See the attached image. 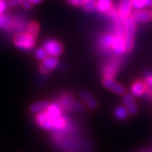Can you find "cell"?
Listing matches in <instances>:
<instances>
[{
  "label": "cell",
  "mask_w": 152,
  "mask_h": 152,
  "mask_svg": "<svg viewBox=\"0 0 152 152\" xmlns=\"http://www.w3.org/2000/svg\"><path fill=\"white\" fill-rule=\"evenodd\" d=\"M13 42L15 47L19 49L30 51L34 48L37 43V39L36 37H33L27 32H19L15 35Z\"/></svg>",
  "instance_id": "6da1fadb"
},
{
  "label": "cell",
  "mask_w": 152,
  "mask_h": 152,
  "mask_svg": "<svg viewBox=\"0 0 152 152\" xmlns=\"http://www.w3.org/2000/svg\"><path fill=\"white\" fill-rule=\"evenodd\" d=\"M43 48L47 51L48 54L51 57H58L64 52V47L62 43L53 39L47 40L44 42Z\"/></svg>",
  "instance_id": "7a4b0ae2"
},
{
  "label": "cell",
  "mask_w": 152,
  "mask_h": 152,
  "mask_svg": "<svg viewBox=\"0 0 152 152\" xmlns=\"http://www.w3.org/2000/svg\"><path fill=\"white\" fill-rule=\"evenodd\" d=\"M120 61L118 58H114L109 61L108 63L104 65L102 69V75L106 78H114L119 70Z\"/></svg>",
  "instance_id": "3957f363"
},
{
  "label": "cell",
  "mask_w": 152,
  "mask_h": 152,
  "mask_svg": "<svg viewBox=\"0 0 152 152\" xmlns=\"http://www.w3.org/2000/svg\"><path fill=\"white\" fill-rule=\"evenodd\" d=\"M58 64V59L57 57H49L42 61L39 66V70L43 75H48L54 69Z\"/></svg>",
  "instance_id": "277c9868"
},
{
  "label": "cell",
  "mask_w": 152,
  "mask_h": 152,
  "mask_svg": "<svg viewBox=\"0 0 152 152\" xmlns=\"http://www.w3.org/2000/svg\"><path fill=\"white\" fill-rule=\"evenodd\" d=\"M102 85L107 89L110 90L111 91L116 93L118 95H124L126 91L125 88L121 84L118 83L113 78H106L104 77L102 80Z\"/></svg>",
  "instance_id": "5b68a950"
},
{
  "label": "cell",
  "mask_w": 152,
  "mask_h": 152,
  "mask_svg": "<svg viewBox=\"0 0 152 152\" xmlns=\"http://www.w3.org/2000/svg\"><path fill=\"white\" fill-rule=\"evenodd\" d=\"M112 53L116 56H121L126 52L124 38L123 36L114 35L113 42L112 44Z\"/></svg>",
  "instance_id": "8992f818"
},
{
  "label": "cell",
  "mask_w": 152,
  "mask_h": 152,
  "mask_svg": "<svg viewBox=\"0 0 152 152\" xmlns=\"http://www.w3.org/2000/svg\"><path fill=\"white\" fill-rule=\"evenodd\" d=\"M147 89L148 87L145 82L138 80L133 83L130 88V94L134 97H140L147 92Z\"/></svg>",
  "instance_id": "52a82bcc"
},
{
  "label": "cell",
  "mask_w": 152,
  "mask_h": 152,
  "mask_svg": "<svg viewBox=\"0 0 152 152\" xmlns=\"http://www.w3.org/2000/svg\"><path fill=\"white\" fill-rule=\"evenodd\" d=\"M114 35L112 33L104 34L99 39V46L101 50L104 53H112V44L113 42Z\"/></svg>",
  "instance_id": "ba28073f"
},
{
  "label": "cell",
  "mask_w": 152,
  "mask_h": 152,
  "mask_svg": "<svg viewBox=\"0 0 152 152\" xmlns=\"http://www.w3.org/2000/svg\"><path fill=\"white\" fill-rule=\"evenodd\" d=\"M123 102L130 115H135L138 112V107L134 96L129 93H124L123 96Z\"/></svg>",
  "instance_id": "9c48e42d"
},
{
  "label": "cell",
  "mask_w": 152,
  "mask_h": 152,
  "mask_svg": "<svg viewBox=\"0 0 152 152\" xmlns=\"http://www.w3.org/2000/svg\"><path fill=\"white\" fill-rule=\"evenodd\" d=\"M132 4L131 0H120L119 6L118 9V14L121 19H124L129 16L132 10Z\"/></svg>",
  "instance_id": "30bf717a"
},
{
  "label": "cell",
  "mask_w": 152,
  "mask_h": 152,
  "mask_svg": "<svg viewBox=\"0 0 152 152\" xmlns=\"http://www.w3.org/2000/svg\"><path fill=\"white\" fill-rule=\"evenodd\" d=\"M134 19L135 20L136 22L140 23H147L151 21L152 19V15L151 14V11L146 10H136L134 13L133 15Z\"/></svg>",
  "instance_id": "8fae6325"
},
{
  "label": "cell",
  "mask_w": 152,
  "mask_h": 152,
  "mask_svg": "<svg viewBox=\"0 0 152 152\" xmlns=\"http://www.w3.org/2000/svg\"><path fill=\"white\" fill-rule=\"evenodd\" d=\"M75 100L73 96L68 94V93H64L59 98V102L58 104L61 106V107L63 110L65 111H71L74 110V104H75Z\"/></svg>",
  "instance_id": "7c38bea8"
},
{
  "label": "cell",
  "mask_w": 152,
  "mask_h": 152,
  "mask_svg": "<svg viewBox=\"0 0 152 152\" xmlns=\"http://www.w3.org/2000/svg\"><path fill=\"white\" fill-rule=\"evenodd\" d=\"M124 21V35L134 36L136 31V21L132 15L126 17L123 19Z\"/></svg>",
  "instance_id": "4fadbf2b"
},
{
  "label": "cell",
  "mask_w": 152,
  "mask_h": 152,
  "mask_svg": "<svg viewBox=\"0 0 152 152\" xmlns=\"http://www.w3.org/2000/svg\"><path fill=\"white\" fill-rule=\"evenodd\" d=\"M62 111L63 109L61 107L58 102H54L53 104H49L48 107L46 110V114L48 115L49 118L51 120H53L57 118L60 116H62Z\"/></svg>",
  "instance_id": "5bb4252c"
},
{
  "label": "cell",
  "mask_w": 152,
  "mask_h": 152,
  "mask_svg": "<svg viewBox=\"0 0 152 152\" xmlns=\"http://www.w3.org/2000/svg\"><path fill=\"white\" fill-rule=\"evenodd\" d=\"M80 96H81L83 102L86 105L87 107L91 110H95L97 108L98 103L96 100L93 96L92 95L87 91H83L80 92Z\"/></svg>",
  "instance_id": "9a60e30c"
},
{
  "label": "cell",
  "mask_w": 152,
  "mask_h": 152,
  "mask_svg": "<svg viewBox=\"0 0 152 152\" xmlns=\"http://www.w3.org/2000/svg\"><path fill=\"white\" fill-rule=\"evenodd\" d=\"M36 121L37 123V124L42 127L44 129H53V124H52V120L48 117V115L46 113H40L37 115L36 117Z\"/></svg>",
  "instance_id": "2e32d148"
},
{
  "label": "cell",
  "mask_w": 152,
  "mask_h": 152,
  "mask_svg": "<svg viewBox=\"0 0 152 152\" xmlns=\"http://www.w3.org/2000/svg\"><path fill=\"white\" fill-rule=\"evenodd\" d=\"M112 34L117 36H123V37L124 35V21L123 19H121L119 16H118L113 20V24L112 26Z\"/></svg>",
  "instance_id": "e0dca14e"
},
{
  "label": "cell",
  "mask_w": 152,
  "mask_h": 152,
  "mask_svg": "<svg viewBox=\"0 0 152 152\" xmlns=\"http://www.w3.org/2000/svg\"><path fill=\"white\" fill-rule=\"evenodd\" d=\"M49 102L48 101H40L37 102H35L31 105L30 110L31 113H43L45 112L47 108L48 107Z\"/></svg>",
  "instance_id": "ac0fdd59"
},
{
  "label": "cell",
  "mask_w": 152,
  "mask_h": 152,
  "mask_svg": "<svg viewBox=\"0 0 152 152\" xmlns=\"http://www.w3.org/2000/svg\"><path fill=\"white\" fill-rule=\"evenodd\" d=\"M113 6V0H97L96 9L100 13H107Z\"/></svg>",
  "instance_id": "d6986e66"
},
{
  "label": "cell",
  "mask_w": 152,
  "mask_h": 152,
  "mask_svg": "<svg viewBox=\"0 0 152 152\" xmlns=\"http://www.w3.org/2000/svg\"><path fill=\"white\" fill-rule=\"evenodd\" d=\"M13 25V19L9 15H0V28L4 30H11Z\"/></svg>",
  "instance_id": "ffe728a7"
},
{
  "label": "cell",
  "mask_w": 152,
  "mask_h": 152,
  "mask_svg": "<svg viewBox=\"0 0 152 152\" xmlns=\"http://www.w3.org/2000/svg\"><path fill=\"white\" fill-rule=\"evenodd\" d=\"M40 31V25L37 21H31L26 26V32L33 37H37Z\"/></svg>",
  "instance_id": "44dd1931"
},
{
  "label": "cell",
  "mask_w": 152,
  "mask_h": 152,
  "mask_svg": "<svg viewBox=\"0 0 152 152\" xmlns=\"http://www.w3.org/2000/svg\"><path fill=\"white\" fill-rule=\"evenodd\" d=\"M129 112L124 106H118L114 111V115L118 120H125L129 116Z\"/></svg>",
  "instance_id": "7402d4cb"
},
{
  "label": "cell",
  "mask_w": 152,
  "mask_h": 152,
  "mask_svg": "<svg viewBox=\"0 0 152 152\" xmlns=\"http://www.w3.org/2000/svg\"><path fill=\"white\" fill-rule=\"evenodd\" d=\"M35 56H36V58L39 60H44L45 58H48V53H47V51L45 50L44 48H38L37 49V51L35 52Z\"/></svg>",
  "instance_id": "603a6c76"
},
{
  "label": "cell",
  "mask_w": 152,
  "mask_h": 152,
  "mask_svg": "<svg viewBox=\"0 0 152 152\" xmlns=\"http://www.w3.org/2000/svg\"><path fill=\"white\" fill-rule=\"evenodd\" d=\"M132 7L135 10H142L145 8V0H131Z\"/></svg>",
  "instance_id": "cb8c5ba5"
},
{
  "label": "cell",
  "mask_w": 152,
  "mask_h": 152,
  "mask_svg": "<svg viewBox=\"0 0 152 152\" xmlns=\"http://www.w3.org/2000/svg\"><path fill=\"white\" fill-rule=\"evenodd\" d=\"M96 0H90L83 4V8L86 11L90 12L96 9Z\"/></svg>",
  "instance_id": "d4e9b609"
},
{
  "label": "cell",
  "mask_w": 152,
  "mask_h": 152,
  "mask_svg": "<svg viewBox=\"0 0 152 152\" xmlns=\"http://www.w3.org/2000/svg\"><path fill=\"white\" fill-rule=\"evenodd\" d=\"M106 14H107L110 18H112L113 20H114L115 18H117V17L118 16V10H117V8H116L115 6H112V7L109 9V10L107 11Z\"/></svg>",
  "instance_id": "484cf974"
},
{
  "label": "cell",
  "mask_w": 152,
  "mask_h": 152,
  "mask_svg": "<svg viewBox=\"0 0 152 152\" xmlns=\"http://www.w3.org/2000/svg\"><path fill=\"white\" fill-rule=\"evenodd\" d=\"M145 82L148 88L152 89V72H148L145 76Z\"/></svg>",
  "instance_id": "4316f807"
},
{
  "label": "cell",
  "mask_w": 152,
  "mask_h": 152,
  "mask_svg": "<svg viewBox=\"0 0 152 152\" xmlns=\"http://www.w3.org/2000/svg\"><path fill=\"white\" fill-rule=\"evenodd\" d=\"M7 9V3L5 0H0V15H3Z\"/></svg>",
  "instance_id": "83f0119b"
},
{
  "label": "cell",
  "mask_w": 152,
  "mask_h": 152,
  "mask_svg": "<svg viewBox=\"0 0 152 152\" xmlns=\"http://www.w3.org/2000/svg\"><path fill=\"white\" fill-rule=\"evenodd\" d=\"M85 109L84 106L82 105L80 102H75V104H74V110H75L77 112H80V111H83Z\"/></svg>",
  "instance_id": "f1b7e54d"
},
{
  "label": "cell",
  "mask_w": 152,
  "mask_h": 152,
  "mask_svg": "<svg viewBox=\"0 0 152 152\" xmlns=\"http://www.w3.org/2000/svg\"><path fill=\"white\" fill-rule=\"evenodd\" d=\"M22 6L26 9V10H30V9H31L32 8V3L31 2H30L29 0H24L23 2L21 3Z\"/></svg>",
  "instance_id": "f546056e"
},
{
  "label": "cell",
  "mask_w": 152,
  "mask_h": 152,
  "mask_svg": "<svg viewBox=\"0 0 152 152\" xmlns=\"http://www.w3.org/2000/svg\"><path fill=\"white\" fill-rule=\"evenodd\" d=\"M21 3L20 0H8V4L11 7H17L20 5Z\"/></svg>",
  "instance_id": "4dcf8cb0"
},
{
  "label": "cell",
  "mask_w": 152,
  "mask_h": 152,
  "mask_svg": "<svg viewBox=\"0 0 152 152\" xmlns=\"http://www.w3.org/2000/svg\"><path fill=\"white\" fill-rule=\"evenodd\" d=\"M69 4L74 6H80L82 5L81 0H67Z\"/></svg>",
  "instance_id": "1f68e13d"
},
{
  "label": "cell",
  "mask_w": 152,
  "mask_h": 152,
  "mask_svg": "<svg viewBox=\"0 0 152 152\" xmlns=\"http://www.w3.org/2000/svg\"><path fill=\"white\" fill-rule=\"evenodd\" d=\"M145 6L152 7V0H145Z\"/></svg>",
  "instance_id": "d6a6232c"
},
{
  "label": "cell",
  "mask_w": 152,
  "mask_h": 152,
  "mask_svg": "<svg viewBox=\"0 0 152 152\" xmlns=\"http://www.w3.org/2000/svg\"><path fill=\"white\" fill-rule=\"evenodd\" d=\"M30 2H31L32 4H39V3H41L42 0H29Z\"/></svg>",
  "instance_id": "836d02e7"
},
{
  "label": "cell",
  "mask_w": 152,
  "mask_h": 152,
  "mask_svg": "<svg viewBox=\"0 0 152 152\" xmlns=\"http://www.w3.org/2000/svg\"><path fill=\"white\" fill-rule=\"evenodd\" d=\"M146 93H148V94H149V95H150V96H151L152 97V89H150V88H148V89H147V92Z\"/></svg>",
  "instance_id": "e575fe53"
},
{
  "label": "cell",
  "mask_w": 152,
  "mask_h": 152,
  "mask_svg": "<svg viewBox=\"0 0 152 152\" xmlns=\"http://www.w3.org/2000/svg\"><path fill=\"white\" fill-rule=\"evenodd\" d=\"M82 1V5H83V4H85L86 2H87V1H90V0H81Z\"/></svg>",
  "instance_id": "d590c367"
},
{
  "label": "cell",
  "mask_w": 152,
  "mask_h": 152,
  "mask_svg": "<svg viewBox=\"0 0 152 152\" xmlns=\"http://www.w3.org/2000/svg\"><path fill=\"white\" fill-rule=\"evenodd\" d=\"M20 3H22V2H23L24 0H20Z\"/></svg>",
  "instance_id": "8d00e7d4"
},
{
  "label": "cell",
  "mask_w": 152,
  "mask_h": 152,
  "mask_svg": "<svg viewBox=\"0 0 152 152\" xmlns=\"http://www.w3.org/2000/svg\"><path fill=\"white\" fill-rule=\"evenodd\" d=\"M151 15H152V10H151Z\"/></svg>",
  "instance_id": "74e56055"
}]
</instances>
